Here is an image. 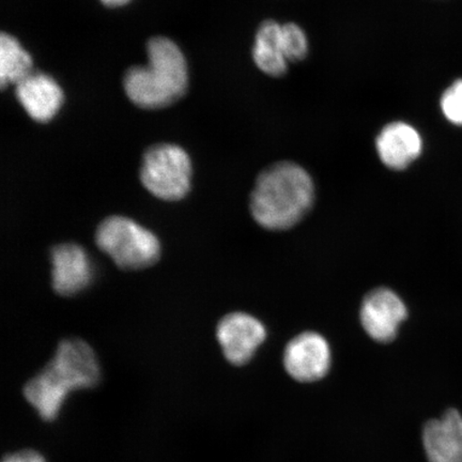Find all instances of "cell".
<instances>
[{"label":"cell","instance_id":"6da1fadb","mask_svg":"<svg viewBox=\"0 0 462 462\" xmlns=\"http://www.w3.org/2000/svg\"><path fill=\"white\" fill-rule=\"evenodd\" d=\"M99 359L92 346L79 337L60 340L55 355L23 388V395L45 421L60 417L69 394L101 383Z\"/></svg>","mask_w":462,"mask_h":462},{"label":"cell","instance_id":"7a4b0ae2","mask_svg":"<svg viewBox=\"0 0 462 462\" xmlns=\"http://www.w3.org/2000/svg\"><path fill=\"white\" fill-rule=\"evenodd\" d=\"M314 199L315 186L310 173L293 162H280L258 176L250 208L260 226L285 230L300 222Z\"/></svg>","mask_w":462,"mask_h":462},{"label":"cell","instance_id":"3957f363","mask_svg":"<svg viewBox=\"0 0 462 462\" xmlns=\"http://www.w3.org/2000/svg\"><path fill=\"white\" fill-rule=\"evenodd\" d=\"M147 66L133 67L126 72V96L142 108H162L175 103L188 87L186 58L176 43L164 37L148 42Z\"/></svg>","mask_w":462,"mask_h":462},{"label":"cell","instance_id":"277c9868","mask_svg":"<svg viewBox=\"0 0 462 462\" xmlns=\"http://www.w3.org/2000/svg\"><path fill=\"white\" fill-rule=\"evenodd\" d=\"M97 248L111 258L117 268L138 271L152 267L162 255L160 240L152 230L124 216H108L95 231Z\"/></svg>","mask_w":462,"mask_h":462},{"label":"cell","instance_id":"5b68a950","mask_svg":"<svg viewBox=\"0 0 462 462\" xmlns=\"http://www.w3.org/2000/svg\"><path fill=\"white\" fill-rule=\"evenodd\" d=\"M140 178L143 188L155 198L165 201L181 200L190 190L192 163L181 147L157 144L144 152Z\"/></svg>","mask_w":462,"mask_h":462},{"label":"cell","instance_id":"8992f818","mask_svg":"<svg viewBox=\"0 0 462 462\" xmlns=\"http://www.w3.org/2000/svg\"><path fill=\"white\" fill-rule=\"evenodd\" d=\"M51 289L63 298L82 293L95 279L94 265L82 245L65 242L50 247Z\"/></svg>","mask_w":462,"mask_h":462},{"label":"cell","instance_id":"52a82bcc","mask_svg":"<svg viewBox=\"0 0 462 462\" xmlns=\"http://www.w3.org/2000/svg\"><path fill=\"white\" fill-rule=\"evenodd\" d=\"M216 333L225 359L235 366H244L250 362L265 338L263 323L241 311L221 318Z\"/></svg>","mask_w":462,"mask_h":462},{"label":"cell","instance_id":"ba28073f","mask_svg":"<svg viewBox=\"0 0 462 462\" xmlns=\"http://www.w3.org/2000/svg\"><path fill=\"white\" fill-rule=\"evenodd\" d=\"M284 365L293 379L300 383H314L325 377L330 369V346L320 334H300L286 346Z\"/></svg>","mask_w":462,"mask_h":462},{"label":"cell","instance_id":"9c48e42d","mask_svg":"<svg viewBox=\"0 0 462 462\" xmlns=\"http://www.w3.org/2000/svg\"><path fill=\"white\" fill-rule=\"evenodd\" d=\"M406 318V305L388 288L374 289L362 303V326L375 342H392L396 337L398 328Z\"/></svg>","mask_w":462,"mask_h":462},{"label":"cell","instance_id":"30bf717a","mask_svg":"<svg viewBox=\"0 0 462 462\" xmlns=\"http://www.w3.org/2000/svg\"><path fill=\"white\" fill-rule=\"evenodd\" d=\"M379 159L393 171H403L417 161L423 150L419 131L403 121H393L375 138Z\"/></svg>","mask_w":462,"mask_h":462},{"label":"cell","instance_id":"8fae6325","mask_svg":"<svg viewBox=\"0 0 462 462\" xmlns=\"http://www.w3.org/2000/svg\"><path fill=\"white\" fill-rule=\"evenodd\" d=\"M423 444L429 462H462V417L449 410L424 427Z\"/></svg>","mask_w":462,"mask_h":462},{"label":"cell","instance_id":"7c38bea8","mask_svg":"<svg viewBox=\"0 0 462 462\" xmlns=\"http://www.w3.org/2000/svg\"><path fill=\"white\" fill-rule=\"evenodd\" d=\"M16 97L33 120L48 123L60 111L63 101L60 86L53 78L34 73L16 85Z\"/></svg>","mask_w":462,"mask_h":462},{"label":"cell","instance_id":"4fadbf2b","mask_svg":"<svg viewBox=\"0 0 462 462\" xmlns=\"http://www.w3.org/2000/svg\"><path fill=\"white\" fill-rule=\"evenodd\" d=\"M253 60L260 71L280 78L288 70L287 58L282 44V24L273 20L259 26L253 48Z\"/></svg>","mask_w":462,"mask_h":462},{"label":"cell","instance_id":"5bb4252c","mask_svg":"<svg viewBox=\"0 0 462 462\" xmlns=\"http://www.w3.org/2000/svg\"><path fill=\"white\" fill-rule=\"evenodd\" d=\"M32 73L31 55L8 33L0 37V84L17 85Z\"/></svg>","mask_w":462,"mask_h":462},{"label":"cell","instance_id":"9a60e30c","mask_svg":"<svg viewBox=\"0 0 462 462\" xmlns=\"http://www.w3.org/2000/svg\"><path fill=\"white\" fill-rule=\"evenodd\" d=\"M282 44L289 62L303 60L309 54V38L296 23L282 24Z\"/></svg>","mask_w":462,"mask_h":462},{"label":"cell","instance_id":"2e32d148","mask_svg":"<svg viewBox=\"0 0 462 462\" xmlns=\"http://www.w3.org/2000/svg\"><path fill=\"white\" fill-rule=\"evenodd\" d=\"M440 106L449 123L462 125V79L456 80L444 91Z\"/></svg>","mask_w":462,"mask_h":462},{"label":"cell","instance_id":"e0dca14e","mask_svg":"<svg viewBox=\"0 0 462 462\" xmlns=\"http://www.w3.org/2000/svg\"><path fill=\"white\" fill-rule=\"evenodd\" d=\"M3 462H46L44 456L32 449H24L21 452L5 456Z\"/></svg>","mask_w":462,"mask_h":462},{"label":"cell","instance_id":"ac0fdd59","mask_svg":"<svg viewBox=\"0 0 462 462\" xmlns=\"http://www.w3.org/2000/svg\"><path fill=\"white\" fill-rule=\"evenodd\" d=\"M101 2L107 7H119V5L128 4L130 0H101Z\"/></svg>","mask_w":462,"mask_h":462}]
</instances>
